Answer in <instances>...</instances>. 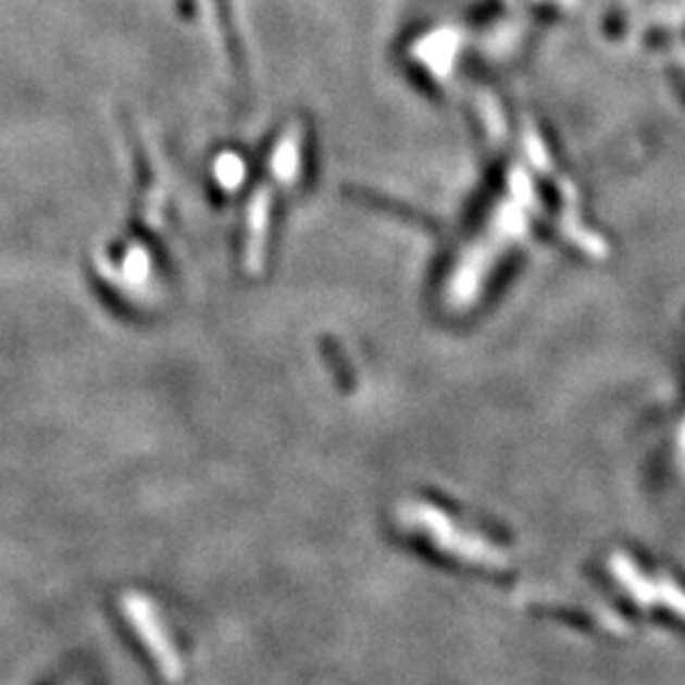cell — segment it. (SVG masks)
Wrapping results in <instances>:
<instances>
[{"label":"cell","mask_w":685,"mask_h":685,"mask_svg":"<svg viewBox=\"0 0 685 685\" xmlns=\"http://www.w3.org/2000/svg\"><path fill=\"white\" fill-rule=\"evenodd\" d=\"M616 578L622 586H627V591L635 597L639 605H665L670 612H675L681 620H685V591L673 582H647L645 576H639V571L632 566L630 561H614Z\"/></svg>","instance_id":"1"}]
</instances>
